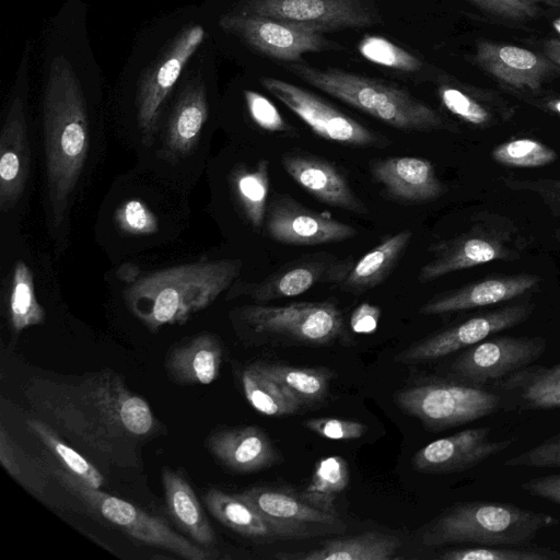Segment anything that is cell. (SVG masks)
I'll list each match as a JSON object with an SVG mask.
<instances>
[{"instance_id":"cell-49","label":"cell","mask_w":560,"mask_h":560,"mask_svg":"<svg viewBox=\"0 0 560 560\" xmlns=\"http://www.w3.org/2000/svg\"><path fill=\"white\" fill-rule=\"evenodd\" d=\"M479 10L500 19L526 21L538 15L536 4L524 0H467Z\"/></svg>"},{"instance_id":"cell-15","label":"cell","mask_w":560,"mask_h":560,"mask_svg":"<svg viewBox=\"0 0 560 560\" xmlns=\"http://www.w3.org/2000/svg\"><path fill=\"white\" fill-rule=\"evenodd\" d=\"M220 26L256 52L283 63L302 61L308 52L342 49L324 33L268 18L231 12L221 16Z\"/></svg>"},{"instance_id":"cell-11","label":"cell","mask_w":560,"mask_h":560,"mask_svg":"<svg viewBox=\"0 0 560 560\" xmlns=\"http://www.w3.org/2000/svg\"><path fill=\"white\" fill-rule=\"evenodd\" d=\"M272 96L294 113L315 135L342 145L385 149L392 140L368 128L315 93L288 81L261 77Z\"/></svg>"},{"instance_id":"cell-33","label":"cell","mask_w":560,"mask_h":560,"mask_svg":"<svg viewBox=\"0 0 560 560\" xmlns=\"http://www.w3.org/2000/svg\"><path fill=\"white\" fill-rule=\"evenodd\" d=\"M238 494L264 515L277 521L304 527L340 524L338 515L320 511L284 491L255 487Z\"/></svg>"},{"instance_id":"cell-55","label":"cell","mask_w":560,"mask_h":560,"mask_svg":"<svg viewBox=\"0 0 560 560\" xmlns=\"http://www.w3.org/2000/svg\"><path fill=\"white\" fill-rule=\"evenodd\" d=\"M553 236L558 242H560V226L555 230Z\"/></svg>"},{"instance_id":"cell-4","label":"cell","mask_w":560,"mask_h":560,"mask_svg":"<svg viewBox=\"0 0 560 560\" xmlns=\"http://www.w3.org/2000/svg\"><path fill=\"white\" fill-rule=\"evenodd\" d=\"M306 84L402 131L458 133V126L409 91L376 78L339 68H316L305 62L283 63Z\"/></svg>"},{"instance_id":"cell-43","label":"cell","mask_w":560,"mask_h":560,"mask_svg":"<svg viewBox=\"0 0 560 560\" xmlns=\"http://www.w3.org/2000/svg\"><path fill=\"white\" fill-rule=\"evenodd\" d=\"M358 50L370 62L407 75H415L424 68L420 58L382 36H364L358 44Z\"/></svg>"},{"instance_id":"cell-9","label":"cell","mask_w":560,"mask_h":560,"mask_svg":"<svg viewBox=\"0 0 560 560\" xmlns=\"http://www.w3.org/2000/svg\"><path fill=\"white\" fill-rule=\"evenodd\" d=\"M236 319L255 334L279 336L310 345H326L342 335L345 322L331 300L294 302L287 305H244Z\"/></svg>"},{"instance_id":"cell-30","label":"cell","mask_w":560,"mask_h":560,"mask_svg":"<svg viewBox=\"0 0 560 560\" xmlns=\"http://www.w3.org/2000/svg\"><path fill=\"white\" fill-rule=\"evenodd\" d=\"M162 483L166 509L176 525L195 544L208 549L215 544V534L188 481L177 471L164 467Z\"/></svg>"},{"instance_id":"cell-20","label":"cell","mask_w":560,"mask_h":560,"mask_svg":"<svg viewBox=\"0 0 560 560\" xmlns=\"http://www.w3.org/2000/svg\"><path fill=\"white\" fill-rule=\"evenodd\" d=\"M208 119L206 86L200 80L190 81L178 93L158 133V158L171 165L180 164L191 158L201 145Z\"/></svg>"},{"instance_id":"cell-54","label":"cell","mask_w":560,"mask_h":560,"mask_svg":"<svg viewBox=\"0 0 560 560\" xmlns=\"http://www.w3.org/2000/svg\"><path fill=\"white\" fill-rule=\"evenodd\" d=\"M530 3L542 2L551 5H560V0H524Z\"/></svg>"},{"instance_id":"cell-10","label":"cell","mask_w":560,"mask_h":560,"mask_svg":"<svg viewBox=\"0 0 560 560\" xmlns=\"http://www.w3.org/2000/svg\"><path fill=\"white\" fill-rule=\"evenodd\" d=\"M232 12L320 33L371 27L381 22L374 0H242Z\"/></svg>"},{"instance_id":"cell-53","label":"cell","mask_w":560,"mask_h":560,"mask_svg":"<svg viewBox=\"0 0 560 560\" xmlns=\"http://www.w3.org/2000/svg\"><path fill=\"white\" fill-rule=\"evenodd\" d=\"M544 54L560 67V39L550 38L544 42Z\"/></svg>"},{"instance_id":"cell-12","label":"cell","mask_w":560,"mask_h":560,"mask_svg":"<svg viewBox=\"0 0 560 560\" xmlns=\"http://www.w3.org/2000/svg\"><path fill=\"white\" fill-rule=\"evenodd\" d=\"M198 24L183 28L141 77L136 96V119L142 144L151 145L163 124L164 106L180 73L205 39Z\"/></svg>"},{"instance_id":"cell-34","label":"cell","mask_w":560,"mask_h":560,"mask_svg":"<svg viewBox=\"0 0 560 560\" xmlns=\"http://www.w3.org/2000/svg\"><path fill=\"white\" fill-rule=\"evenodd\" d=\"M229 182L244 219L253 230L260 232L269 201V161L261 159L252 166L238 164L232 170Z\"/></svg>"},{"instance_id":"cell-3","label":"cell","mask_w":560,"mask_h":560,"mask_svg":"<svg viewBox=\"0 0 560 560\" xmlns=\"http://www.w3.org/2000/svg\"><path fill=\"white\" fill-rule=\"evenodd\" d=\"M135 266L122 268L125 301L149 329L185 323L230 289L242 270L241 259L177 265L145 275Z\"/></svg>"},{"instance_id":"cell-26","label":"cell","mask_w":560,"mask_h":560,"mask_svg":"<svg viewBox=\"0 0 560 560\" xmlns=\"http://www.w3.org/2000/svg\"><path fill=\"white\" fill-rule=\"evenodd\" d=\"M436 94L448 113L471 128H493L516 114L515 107L498 93L451 78L439 80Z\"/></svg>"},{"instance_id":"cell-50","label":"cell","mask_w":560,"mask_h":560,"mask_svg":"<svg viewBox=\"0 0 560 560\" xmlns=\"http://www.w3.org/2000/svg\"><path fill=\"white\" fill-rule=\"evenodd\" d=\"M520 487L529 495L560 505V472L528 479Z\"/></svg>"},{"instance_id":"cell-42","label":"cell","mask_w":560,"mask_h":560,"mask_svg":"<svg viewBox=\"0 0 560 560\" xmlns=\"http://www.w3.org/2000/svg\"><path fill=\"white\" fill-rule=\"evenodd\" d=\"M492 160L506 167L534 168L553 163L558 153L544 142L533 138H512L491 151Z\"/></svg>"},{"instance_id":"cell-22","label":"cell","mask_w":560,"mask_h":560,"mask_svg":"<svg viewBox=\"0 0 560 560\" xmlns=\"http://www.w3.org/2000/svg\"><path fill=\"white\" fill-rule=\"evenodd\" d=\"M541 279L533 273L491 276L431 298L419 307L421 315H442L504 302L538 290Z\"/></svg>"},{"instance_id":"cell-7","label":"cell","mask_w":560,"mask_h":560,"mask_svg":"<svg viewBox=\"0 0 560 560\" xmlns=\"http://www.w3.org/2000/svg\"><path fill=\"white\" fill-rule=\"evenodd\" d=\"M396 405L431 431H442L499 412L516 411L513 397L494 386L439 380L397 392Z\"/></svg>"},{"instance_id":"cell-37","label":"cell","mask_w":560,"mask_h":560,"mask_svg":"<svg viewBox=\"0 0 560 560\" xmlns=\"http://www.w3.org/2000/svg\"><path fill=\"white\" fill-rule=\"evenodd\" d=\"M253 365L287 387L302 404L323 400L327 396L332 378L331 371L324 368H300L265 362H256Z\"/></svg>"},{"instance_id":"cell-44","label":"cell","mask_w":560,"mask_h":560,"mask_svg":"<svg viewBox=\"0 0 560 560\" xmlns=\"http://www.w3.org/2000/svg\"><path fill=\"white\" fill-rule=\"evenodd\" d=\"M244 100L250 119L260 129L284 137L298 136L296 130L282 117L269 98L258 92L246 90Z\"/></svg>"},{"instance_id":"cell-41","label":"cell","mask_w":560,"mask_h":560,"mask_svg":"<svg viewBox=\"0 0 560 560\" xmlns=\"http://www.w3.org/2000/svg\"><path fill=\"white\" fill-rule=\"evenodd\" d=\"M436 558L440 560H560V551L532 544L466 546L445 549Z\"/></svg>"},{"instance_id":"cell-19","label":"cell","mask_w":560,"mask_h":560,"mask_svg":"<svg viewBox=\"0 0 560 560\" xmlns=\"http://www.w3.org/2000/svg\"><path fill=\"white\" fill-rule=\"evenodd\" d=\"M490 427L469 428L435 440L412 458L416 470L424 474H454L474 468L509 448L515 438L491 441Z\"/></svg>"},{"instance_id":"cell-25","label":"cell","mask_w":560,"mask_h":560,"mask_svg":"<svg viewBox=\"0 0 560 560\" xmlns=\"http://www.w3.org/2000/svg\"><path fill=\"white\" fill-rule=\"evenodd\" d=\"M209 512L224 526L255 539L304 538L313 535L308 527L267 517L244 498L210 488L203 497Z\"/></svg>"},{"instance_id":"cell-2","label":"cell","mask_w":560,"mask_h":560,"mask_svg":"<svg viewBox=\"0 0 560 560\" xmlns=\"http://www.w3.org/2000/svg\"><path fill=\"white\" fill-rule=\"evenodd\" d=\"M45 184L49 223L61 228L90 150V121L81 83L62 56L50 63L43 97Z\"/></svg>"},{"instance_id":"cell-27","label":"cell","mask_w":560,"mask_h":560,"mask_svg":"<svg viewBox=\"0 0 560 560\" xmlns=\"http://www.w3.org/2000/svg\"><path fill=\"white\" fill-rule=\"evenodd\" d=\"M207 445L218 462L236 472L257 471L277 459L268 435L255 425L217 431L209 435Z\"/></svg>"},{"instance_id":"cell-51","label":"cell","mask_w":560,"mask_h":560,"mask_svg":"<svg viewBox=\"0 0 560 560\" xmlns=\"http://www.w3.org/2000/svg\"><path fill=\"white\" fill-rule=\"evenodd\" d=\"M381 314L378 306L364 302L353 310L350 327L357 334H372L378 326Z\"/></svg>"},{"instance_id":"cell-18","label":"cell","mask_w":560,"mask_h":560,"mask_svg":"<svg viewBox=\"0 0 560 560\" xmlns=\"http://www.w3.org/2000/svg\"><path fill=\"white\" fill-rule=\"evenodd\" d=\"M264 229L272 241L294 246L339 243L358 233L348 223L308 209L285 194L268 201Z\"/></svg>"},{"instance_id":"cell-45","label":"cell","mask_w":560,"mask_h":560,"mask_svg":"<svg viewBox=\"0 0 560 560\" xmlns=\"http://www.w3.org/2000/svg\"><path fill=\"white\" fill-rule=\"evenodd\" d=\"M120 231L130 235H150L158 231L159 221L154 212L139 199H128L114 213Z\"/></svg>"},{"instance_id":"cell-29","label":"cell","mask_w":560,"mask_h":560,"mask_svg":"<svg viewBox=\"0 0 560 560\" xmlns=\"http://www.w3.org/2000/svg\"><path fill=\"white\" fill-rule=\"evenodd\" d=\"M412 236V231L402 230L385 238L354 261L337 288L359 295L383 283L396 268Z\"/></svg>"},{"instance_id":"cell-46","label":"cell","mask_w":560,"mask_h":560,"mask_svg":"<svg viewBox=\"0 0 560 560\" xmlns=\"http://www.w3.org/2000/svg\"><path fill=\"white\" fill-rule=\"evenodd\" d=\"M500 182L509 189L536 194L550 213L560 218V176L530 179L501 176Z\"/></svg>"},{"instance_id":"cell-52","label":"cell","mask_w":560,"mask_h":560,"mask_svg":"<svg viewBox=\"0 0 560 560\" xmlns=\"http://www.w3.org/2000/svg\"><path fill=\"white\" fill-rule=\"evenodd\" d=\"M521 100L545 113L560 117V95H541L540 93L535 96H525Z\"/></svg>"},{"instance_id":"cell-35","label":"cell","mask_w":560,"mask_h":560,"mask_svg":"<svg viewBox=\"0 0 560 560\" xmlns=\"http://www.w3.org/2000/svg\"><path fill=\"white\" fill-rule=\"evenodd\" d=\"M242 386L248 404L259 413L280 417L294 413L302 402L283 385L253 364L242 372Z\"/></svg>"},{"instance_id":"cell-6","label":"cell","mask_w":560,"mask_h":560,"mask_svg":"<svg viewBox=\"0 0 560 560\" xmlns=\"http://www.w3.org/2000/svg\"><path fill=\"white\" fill-rule=\"evenodd\" d=\"M530 240L510 218L495 212L475 214L470 226L451 238L432 243L431 255L419 273L425 284L448 273L492 261H514L521 258Z\"/></svg>"},{"instance_id":"cell-13","label":"cell","mask_w":560,"mask_h":560,"mask_svg":"<svg viewBox=\"0 0 560 560\" xmlns=\"http://www.w3.org/2000/svg\"><path fill=\"white\" fill-rule=\"evenodd\" d=\"M352 257L330 253H314L292 259L264 279L255 282H234L228 299L247 296L262 304L305 293L315 285H338L354 264Z\"/></svg>"},{"instance_id":"cell-36","label":"cell","mask_w":560,"mask_h":560,"mask_svg":"<svg viewBox=\"0 0 560 560\" xmlns=\"http://www.w3.org/2000/svg\"><path fill=\"white\" fill-rule=\"evenodd\" d=\"M349 467L347 460L338 455L319 459L310 483L301 494V499L320 510L337 515L335 501L348 487Z\"/></svg>"},{"instance_id":"cell-1","label":"cell","mask_w":560,"mask_h":560,"mask_svg":"<svg viewBox=\"0 0 560 560\" xmlns=\"http://www.w3.org/2000/svg\"><path fill=\"white\" fill-rule=\"evenodd\" d=\"M25 396L55 428L118 466L137 465L140 441L159 429L149 404L112 371L69 382L34 377Z\"/></svg>"},{"instance_id":"cell-21","label":"cell","mask_w":560,"mask_h":560,"mask_svg":"<svg viewBox=\"0 0 560 560\" xmlns=\"http://www.w3.org/2000/svg\"><path fill=\"white\" fill-rule=\"evenodd\" d=\"M280 163L285 173L318 201L357 215L369 213L368 206L330 161L303 151H290L281 155Z\"/></svg>"},{"instance_id":"cell-38","label":"cell","mask_w":560,"mask_h":560,"mask_svg":"<svg viewBox=\"0 0 560 560\" xmlns=\"http://www.w3.org/2000/svg\"><path fill=\"white\" fill-rule=\"evenodd\" d=\"M8 313L15 334L45 320V310L37 300L33 273L23 260H18L11 272Z\"/></svg>"},{"instance_id":"cell-24","label":"cell","mask_w":560,"mask_h":560,"mask_svg":"<svg viewBox=\"0 0 560 560\" xmlns=\"http://www.w3.org/2000/svg\"><path fill=\"white\" fill-rule=\"evenodd\" d=\"M373 179L398 201L425 203L441 198L447 190L431 161L418 156H390L370 163Z\"/></svg>"},{"instance_id":"cell-31","label":"cell","mask_w":560,"mask_h":560,"mask_svg":"<svg viewBox=\"0 0 560 560\" xmlns=\"http://www.w3.org/2000/svg\"><path fill=\"white\" fill-rule=\"evenodd\" d=\"M401 546L399 538L370 532L326 541L306 552L279 553L281 560H390Z\"/></svg>"},{"instance_id":"cell-5","label":"cell","mask_w":560,"mask_h":560,"mask_svg":"<svg viewBox=\"0 0 560 560\" xmlns=\"http://www.w3.org/2000/svg\"><path fill=\"white\" fill-rule=\"evenodd\" d=\"M559 518L499 501H464L445 509L430 522L422 535L432 547L517 546L530 544L537 534L559 524Z\"/></svg>"},{"instance_id":"cell-17","label":"cell","mask_w":560,"mask_h":560,"mask_svg":"<svg viewBox=\"0 0 560 560\" xmlns=\"http://www.w3.org/2000/svg\"><path fill=\"white\" fill-rule=\"evenodd\" d=\"M475 63L518 98L541 93L560 67L545 54L491 40L476 44Z\"/></svg>"},{"instance_id":"cell-47","label":"cell","mask_w":560,"mask_h":560,"mask_svg":"<svg viewBox=\"0 0 560 560\" xmlns=\"http://www.w3.org/2000/svg\"><path fill=\"white\" fill-rule=\"evenodd\" d=\"M506 467L559 468L560 432L504 462Z\"/></svg>"},{"instance_id":"cell-14","label":"cell","mask_w":560,"mask_h":560,"mask_svg":"<svg viewBox=\"0 0 560 560\" xmlns=\"http://www.w3.org/2000/svg\"><path fill=\"white\" fill-rule=\"evenodd\" d=\"M540 336L493 335L464 350L450 370L456 380L474 386H491L510 374L534 364L546 351Z\"/></svg>"},{"instance_id":"cell-28","label":"cell","mask_w":560,"mask_h":560,"mask_svg":"<svg viewBox=\"0 0 560 560\" xmlns=\"http://www.w3.org/2000/svg\"><path fill=\"white\" fill-rule=\"evenodd\" d=\"M491 386L508 392L517 411L560 409V362L550 366L530 364Z\"/></svg>"},{"instance_id":"cell-39","label":"cell","mask_w":560,"mask_h":560,"mask_svg":"<svg viewBox=\"0 0 560 560\" xmlns=\"http://www.w3.org/2000/svg\"><path fill=\"white\" fill-rule=\"evenodd\" d=\"M0 463L23 488L36 497L44 495L49 476L47 466L22 448L3 425L0 427Z\"/></svg>"},{"instance_id":"cell-23","label":"cell","mask_w":560,"mask_h":560,"mask_svg":"<svg viewBox=\"0 0 560 560\" xmlns=\"http://www.w3.org/2000/svg\"><path fill=\"white\" fill-rule=\"evenodd\" d=\"M31 145L24 101L15 94L0 132V210L11 211L22 198L30 176Z\"/></svg>"},{"instance_id":"cell-56","label":"cell","mask_w":560,"mask_h":560,"mask_svg":"<svg viewBox=\"0 0 560 560\" xmlns=\"http://www.w3.org/2000/svg\"><path fill=\"white\" fill-rule=\"evenodd\" d=\"M555 27L560 32V20L555 22Z\"/></svg>"},{"instance_id":"cell-16","label":"cell","mask_w":560,"mask_h":560,"mask_svg":"<svg viewBox=\"0 0 560 560\" xmlns=\"http://www.w3.org/2000/svg\"><path fill=\"white\" fill-rule=\"evenodd\" d=\"M535 305L522 300L486 311L429 336L395 357L401 363L442 359L526 322Z\"/></svg>"},{"instance_id":"cell-48","label":"cell","mask_w":560,"mask_h":560,"mask_svg":"<svg viewBox=\"0 0 560 560\" xmlns=\"http://www.w3.org/2000/svg\"><path fill=\"white\" fill-rule=\"evenodd\" d=\"M304 427L324 439L337 441L357 440L368 432V427L361 422L328 417L307 419Z\"/></svg>"},{"instance_id":"cell-32","label":"cell","mask_w":560,"mask_h":560,"mask_svg":"<svg viewBox=\"0 0 560 560\" xmlns=\"http://www.w3.org/2000/svg\"><path fill=\"white\" fill-rule=\"evenodd\" d=\"M222 347L211 334H201L176 347L167 358V370L184 384H211L219 375Z\"/></svg>"},{"instance_id":"cell-8","label":"cell","mask_w":560,"mask_h":560,"mask_svg":"<svg viewBox=\"0 0 560 560\" xmlns=\"http://www.w3.org/2000/svg\"><path fill=\"white\" fill-rule=\"evenodd\" d=\"M52 475L91 513L120 528L132 539L164 549L187 560L213 558L208 549L177 534L162 520L120 498L85 485L62 467L52 468Z\"/></svg>"},{"instance_id":"cell-40","label":"cell","mask_w":560,"mask_h":560,"mask_svg":"<svg viewBox=\"0 0 560 560\" xmlns=\"http://www.w3.org/2000/svg\"><path fill=\"white\" fill-rule=\"evenodd\" d=\"M26 423L28 430L57 458L65 470L75 476L85 485L101 489L104 478L100 470L72 446L67 444L56 429L38 418H28Z\"/></svg>"}]
</instances>
